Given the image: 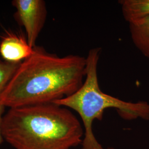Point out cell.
Instances as JSON below:
<instances>
[{
  "label": "cell",
  "instance_id": "6da1fadb",
  "mask_svg": "<svg viewBox=\"0 0 149 149\" xmlns=\"http://www.w3.org/2000/svg\"><path fill=\"white\" fill-rule=\"evenodd\" d=\"M86 67L84 56L60 57L36 45L1 95L0 104L11 108L51 103L71 96L83 85Z\"/></svg>",
  "mask_w": 149,
  "mask_h": 149
},
{
  "label": "cell",
  "instance_id": "7a4b0ae2",
  "mask_svg": "<svg viewBox=\"0 0 149 149\" xmlns=\"http://www.w3.org/2000/svg\"><path fill=\"white\" fill-rule=\"evenodd\" d=\"M2 134L15 149H70L82 144L84 131L69 108L51 103L10 108Z\"/></svg>",
  "mask_w": 149,
  "mask_h": 149
},
{
  "label": "cell",
  "instance_id": "3957f363",
  "mask_svg": "<svg viewBox=\"0 0 149 149\" xmlns=\"http://www.w3.org/2000/svg\"><path fill=\"white\" fill-rule=\"evenodd\" d=\"M101 52L100 48H93L88 52L85 79L80 88L72 95L53 103L72 109L79 114L85 128L82 149H104L95 137L92 124L96 119L101 120L106 109H116L119 116L126 120L140 118L149 120V102L124 101L101 90L97 74Z\"/></svg>",
  "mask_w": 149,
  "mask_h": 149
},
{
  "label": "cell",
  "instance_id": "277c9868",
  "mask_svg": "<svg viewBox=\"0 0 149 149\" xmlns=\"http://www.w3.org/2000/svg\"><path fill=\"white\" fill-rule=\"evenodd\" d=\"M12 5L16 9V19L25 29L28 43L34 48L46 21L45 2L43 0H13Z\"/></svg>",
  "mask_w": 149,
  "mask_h": 149
},
{
  "label": "cell",
  "instance_id": "5b68a950",
  "mask_svg": "<svg viewBox=\"0 0 149 149\" xmlns=\"http://www.w3.org/2000/svg\"><path fill=\"white\" fill-rule=\"evenodd\" d=\"M33 49L28 43L27 39L21 35L8 34L0 43V54L7 62L21 63L29 58Z\"/></svg>",
  "mask_w": 149,
  "mask_h": 149
},
{
  "label": "cell",
  "instance_id": "8992f818",
  "mask_svg": "<svg viewBox=\"0 0 149 149\" xmlns=\"http://www.w3.org/2000/svg\"><path fill=\"white\" fill-rule=\"evenodd\" d=\"M133 43L149 59V17L129 23Z\"/></svg>",
  "mask_w": 149,
  "mask_h": 149
},
{
  "label": "cell",
  "instance_id": "52a82bcc",
  "mask_svg": "<svg viewBox=\"0 0 149 149\" xmlns=\"http://www.w3.org/2000/svg\"><path fill=\"white\" fill-rule=\"evenodd\" d=\"M119 3L128 23L149 17V0H121Z\"/></svg>",
  "mask_w": 149,
  "mask_h": 149
},
{
  "label": "cell",
  "instance_id": "ba28073f",
  "mask_svg": "<svg viewBox=\"0 0 149 149\" xmlns=\"http://www.w3.org/2000/svg\"><path fill=\"white\" fill-rule=\"evenodd\" d=\"M21 63H13L0 60V96L5 90Z\"/></svg>",
  "mask_w": 149,
  "mask_h": 149
},
{
  "label": "cell",
  "instance_id": "9c48e42d",
  "mask_svg": "<svg viewBox=\"0 0 149 149\" xmlns=\"http://www.w3.org/2000/svg\"><path fill=\"white\" fill-rule=\"evenodd\" d=\"M5 107L2 106L0 104V145L2 143L3 141V139L2 137V125L3 122V112L5 111Z\"/></svg>",
  "mask_w": 149,
  "mask_h": 149
}]
</instances>
